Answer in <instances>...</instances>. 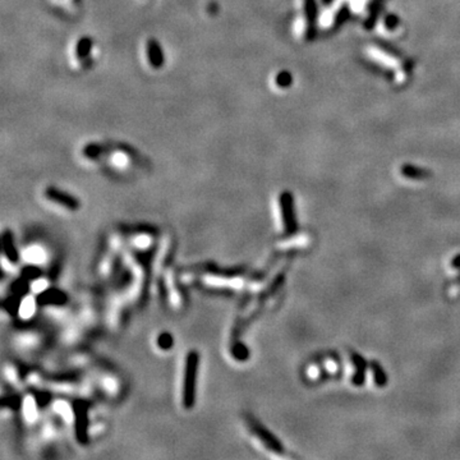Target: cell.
Wrapping results in <instances>:
<instances>
[{
	"label": "cell",
	"mask_w": 460,
	"mask_h": 460,
	"mask_svg": "<svg viewBox=\"0 0 460 460\" xmlns=\"http://www.w3.org/2000/svg\"><path fill=\"white\" fill-rule=\"evenodd\" d=\"M280 210L285 234H295L298 232V221L294 212V200H293L292 193L288 190L280 194Z\"/></svg>",
	"instance_id": "cell-1"
},
{
	"label": "cell",
	"mask_w": 460,
	"mask_h": 460,
	"mask_svg": "<svg viewBox=\"0 0 460 460\" xmlns=\"http://www.w3.org/2000/svg\"><path fill=\"white\" fill-rule=\"evenodd\" d=\"M197 368H199V356L197 353H190L187 358V369H185L184 378V403L187 407H190L194 402V394H196V377Z\"/></svg>",
	"instance_id": "cell-2"
},
{
	"label": "cell",
	"mask_w": 460,
	"mask_h": 460,
	"mask_svg": "<svg viewBox=\"0 0 460 460\" xmlns=\"http://www.w3.org/2000/svg\"><path fill=\"white\" fill-rule=\"evenodd\" d=\"M350 362L354 366V373L352 376V383L354 386H363L366 382V372L369 367V362L366 361L362 354L354 350H349Z\"/></svg>",
	"instance_id": "cell-3"
},
{
	"label": "cell",
	"mask_w": 460,
	"mask_h": 460,
	"mask_svg": "<svg viewBox=\"0 0 460 460\" xmlns=\"http://www.w3.org/2000/svg\"><path fill=\"white\" fill-rule=\"evenodd\" d=\"M45 196L47 200L56 204L61 205V206L67 207L69 210H77L80 207V202L76 197H73L72 194L64 192V190L58 189L55 187H47L45 190Z\"/></svg>",
	"instance_id": "cell-4"
},
{
	"label": "cell",
	"mask_w": 460,
	"mask_h": 460,
	"mask_svg": "<svg viewBox=\"0 0 460 460\" xmlns=\"http://www.w3.org/2000/svg\"><path fill=\"white\" fill-rule=\"evenodd\" d=\"M252 430H253V432L256 433L257 437H258L259 440H261L262 442H264V444L269 447V449L273 450V451L276 452V454H280V455L284 454V447H283V445H281L280 441H279L278 438L273 435V433L269 432V431L266 430L264 426H261L258 422H256V421L252 422Z\"/></svg>",
	"instance_id": "cell-5"
},
{
	"label": "cell",
	"mask_w": 460,
	"mask_h": 460,
	"mask_svg": "<svg viewBox=\"0 0 460 460\" xmlns=\"http://www.w3.org/2000/svg\"><path fill=\"white\" fill-rule=\"evenodd\" d=\"M147 60L154 69H160L165 63V55L156 39H149L146 45Z\"/></svg>",
	"instance_id": "cell-6"
},
{
	"label": "cell",
	"mask_w": 460,
	"mask_h": 460,
	"mask_svg": "<svg viewBox=\"0 0 460 460\" xmlns=\"http://www.w3.org/2000/svg\"><path fill=\"white\" fill-rule=\"evenodd\" d=\"M23 258L32 265H41L46 261V252L40 245H30L23 251Z\"/></svg>",
	"instance_id": "cell-7"
},
{
	"label": "cell",
	"mask_w": 460,
	"mask_h": 460,
	"mask_svg": "<svg viewBox=\"0 0 460 460\" xmlns=\"http://www.w3.org/2000/svg\"><path fill=\"white\" fill-rule=\"evenodd\" d=\"M369 368L372 371L373 381H375L376 386H378V387H385L388 382V377L387 375H386L385 369L381 366L380 362H377L376 359L369 361Z\"/></svg>",
	"instance_id": "cell-8"
},
{
	"label": "cell",
	"mask_w": 460,
	"mask_h": 460,
	"mask_svg": "<svg viewBox=\"0 0 460 460\" xmlns=\"http://www.w3.org/2000/svg\"><path fill=\"white\" fill-rule=\"evenodd\" d=\"M35 311H36V302H35L33 297L27 295V297L23 298L20 304V309H18L21 318L22 320H28V318H31L33 316Z\"/></svg>",
	"instance_id": "cell-9"
},
{
	"label": "cell",
	"mask_w": 460,
	"mask_h": 460,
	"mask_svg": "<svg viewBox=\"0 0 460 460\" xmlns=\"http://www.w3.org/2000/svg\"><path fill=\"white\" fill-rule=\"evenodd\" d=\"M92 45H94V40H92L91 37H81L77 42V46H76V55H77V58L81 59V60L87 58V56L90 55Z\"/></svg>",
	"instance_id": "cell-10"
},
{
	"label": "cell",
	"mask_w": 460,
	"mask_h": 460,
	"mask_svg": "<svg viewBox=\"0 0 460 460\" xmlns=\"http://www.w3.org/2000/svg\"><path fill=\"white\" fill-rule=\"evenodd\" d=\"M23 416L28 422H35L37 419V407L32 397H26L23 400Z\"/></svg>",
	"instance_id": "cell-11"
},
{
	"label": "cell",
	"mask_w": 460,
	"mask_h": 460,
	"mask_svg": "<svg viewBox=\"0 0 460 460\" xmlns=\"http://www.w3.org/2000/svg\"><path fill=\"white\" fill-rule=\"evenodd\" d=\"M403 175L409 178V179H426L430 176V173L427 170H423V169L419 168H414V166H404L402 169Z\"/></svg>",
	"instance_id": "cell-12"
},
{
	"label": "cell",
	"mask_w": 460,
	"mask_h": 460,
	"mask_svg": "<svg viewBox=\"0 0 460 460\" xmlns=\"http://www.w3.org/2000/svg\"><path fill=\"white\" fill-rule=\"evenodd\" d=\"M54 411L61 417L65 422L73 421V412L71 409V405L65 402H55L54 403Z\"/></svg>",
	"instance_id": "cell-13"
},
{
	"label": "cell",
	"mask_w": 460,
	"mask_h": 460,
	"mask_svg": "<svg viewBox=\"0 0 460 460\" xmlns=\"http://www.w3.org/2000/svg\"><path fill=\"white\" fill-rule=\"evenodd\" d=\"M101 151H102L101 146L91 144V145H87V146L83 149V155H85L86 157H90V159H95V157H97L100 154H101Z\"/></svg>",
	"instance_id": "cell-14"
},
{
	"label": "cell",
	"mask_w": 460,
	"mask_h": 460,
	"mask_svg": "<svg viewBox=\"0 0 460 460\" xmlns=\"http://www.w3.org/2000/svg\"><path fill=\"white\" fill-rule=\"evenodd\" d=\"M133 242H135V247H137V248L140 249H145L147 248V247H150V244H151V238H150L149 235L141 234L138 235V237H136Z\"/></svg>",
	"instance_id": "cell-15"
},
{
	"label": "cell",
	"mask_w": 460,
	"mask_h": 460,
	"mask_svg": "<svg viewBox=\"0 0 460 460\" xmlns=\"http://www.w3.org/2000/svg\"><path fill=\"white\" fill-rule=\"evenodd\" d=\"M102 385H104V388L109 394H115L118 391V385H116L115 380L111 377H105L102 380Z\"/></svg>",
	"instance_id": "cell-16"
},
{
	"label": "cell",
	"mask_w": 460,
	"mask_h": 460,
	"mask_svg": "<svg viewBox=\"0 0 460 460\" xmlns=\"http://www.w3.org/2000/svg\"><path fill=\"white\" fill-rule=\"evenodd\" d=\"M47 287H49V284H47V281L45 280V279H37V280L33 281L32 285H31V288H32V290L35 293L45 292V290L47 289Z\"/></svg>",
	"instance_id": "cell-17"
},
{
	"label": "cell",
	"mask_w": 460,
	"mask_h": 460,
	"mask_svg": "<svg viewBox=\"0 0 460 460\" xmlns=\"http://www.w3.org/2000/svg\"><path fill=\"white\" fill-rule=\"evenodd\" d=\"M292 82V77L288 72H281L280 75H278L276 77V85L280 86V87H288Z\"/></svg>",
	"instance_id": "cell-18"
},
{
	"label": "cell",
	"mask_w": 460,
	"mask_h": 460,
	"mask_svg": "<svg viewBox=\"0 0 460 460\" xmlns=\"http://www.w3.org/2000/svg\"><path fill=\"white\" fill-rule=\"evenodd\" d=\"M451 268L455 270H460V253L451 259Z\"/></svg>",
	"instance_id": "cell-19"
},
{
	"label": "cell",
	"mask_w": 460,
	"mask_h": 460,
	"mask_svg": "<svg viewBox=\"0 0 460 460\" xmlns=\"http://www.w3.org/2000/svg\"><path fill=\"white\" fill-rule=\"evenodd\" d=\"M456 280H457V283H460V275L457 276V279H456Z\"/></svg>",
	"instance_id": "cell-20"
}]
</instances>
